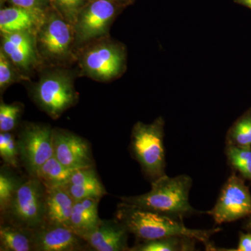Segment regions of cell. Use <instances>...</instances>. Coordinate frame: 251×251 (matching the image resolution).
<instances>
[{
	"label": "cell",
	"mask_w": 251,
	"mask_h": 251,
	"mask_svg": "<svg viewBox=\"0 0 251 251\" xmlns=\"http://www.w3.org/2000/svg\"><path fill=\"white\" fill-rule=\"evenodd\" d=\"M117 219L124 224L129 233L139 242L161 238L186 236L204 244L206 251H216L211 237L221 228L191 229L186 227L183 220L173 219L152 211L144 210L131 204L122 202L117 208Z\"/></svg>",
	"instance_id": "6da1fadb"
},
{
	"label": "cell",
	"mask_w": 251,
	"mask_h": 251,
	"mask_svg": "<svg viewBox=\"0 0 251 251\" xmlns=\"http://www.w3.org/2000/svg\"><path fill=\"white\" fill-rule=\"evenodd\" d=\"M193 179L186 175L168 176L166 174L151 182V190L139 196L120 198L122 202L131 204L173 219L183 220L188 216L203 214L189 202Z\"/></svg>",
	"instance_id": "7a4b0ae2"
},
{
	"label": "cell",
	"mask_w": 251,
	"mask_h": 251,
	"mask_svg": "<svg viewBox=\"0 0 251 251\" xmlns=\"http://www.w3.org/2000/svg\"><path fill=\"white\" fill-rule=\"evenodd\" d=\"M164 127L159 117L151 124L137 122L132 129L130 153L151 182L166 174Z\"/></svg>",
	"instance_id": "3957f363"
},
{
	"label": "cell",
	"mask_w": 251,
	"mask_h": 251,
	"mask_svg": "<svg viewBox=\"0 0 251 251\" xmlns=\"http://www.w3.org/2000/svg\"><path fill=\"white\" fill-rule=\"evenodd\" d=\"M46 187L39 178L21 181L1 221L35 229L45 222Z\"/></svg>",
	"instance_id": "277c9868"
},
{
	"label": "cell",
	"mask_w": 251,
	"mask_h": 251,
	"mask_svg": "<svg viewBox=\"0 0 251 251\" xmlns=\"http://www.w3.org/2000/svg\"><path fill=\"white\" fill-rule=\"evenodd\" d=\"M204 214L217 225L234 222L251 215V193L245 179L232 171L226 181L215 205Z\"/></svg>",
	"instance_id": "5b68a950"
},
{
	"label": "cell",
	"mask_w": 251,
	"mask_h": 251,
	"mask_svg": "<svg viewBox=\"0 0 251 251\" xmlns=\"http://www.w3.org/2000/svg\"><path fill=\"white\" fill-rule=\"evenodd\" d=\"M53 130L49 125L28 124L18 135L19 158L29 176L54 156Z\"/></svg>",
	"instance_id": "8992f818"
},
{
	"label": "cell",
	"mask_w": 251,
	"mask_h": 251,
	"mask_svg": "<svg viewBox=\"0 0 251 251\" xmlns=\"http://www.w3.org/2000/svg\"><path fill=\"white\" fill-rule=\"evenodd\" d=\"M34 97L39 106L54 119L71 108L77 99L71 79L59 73L41 79L36 85Z\"/></svg>",
	"instance_id": "52a82bcc"
},
{
	"label": "cell",
	"mask_w": 251,
	"mask_h": 251,
	"mask_svg": "<svg viewBox=\"0 0 251 251\" xmlns=\"http://www.w3.org/2000/svg\"><path fill=\"white\" fill-rule=\"evenodd\" d=\"M54 156L62 164L72 169L94 167L90 143L69 130H53Z\"/></svg>",
	"instance_id": "ba28073f"
},
{
	"label": "cell",
	"mask_w": 251,
	"mask_h": 251,
	"mask_svg": "<svg viewBox=\"0 0 251 251\" xmlns=\"http://www.w3.org/2000/svg\"><path fill=\"white\" fill-rule=\"evenodd\" d=\"M34 232V251H77L89 249L87 243L64 225L44 222Z\"/></svg>",
	"instance_id": "9c48e42d"
},
{
	"label": "cell",
	"mask_w": 251,
	"mask_h": 251,
	"mask_svg": "<svg viewBox=\"0 0 251 251\" xmlns=\"http://www.w3.org/2000/svg\"><path fill=\"white\" fill-rule=\"evenodd\" d=\"M120 5L109 0H93L82 8L77 16V34L85 41L103 35Z\"/></svg>",
	"instance_id": "30bf717a"
},
{
	"label": "cell",
	"mask_w": 251,
	"mask_h": 251,
	"mask_svg": "<svg viewBox=\"0 0 251 251\" xmlns=\"http://www.w3.org/2000/svg\"><path fill=\"white\" fill-rule=\"evenodd\" d=\"M126 54L120 46L101 45L86 53L83 66L91 76L107 80L120 75L125 67Z\"/></svg>",
	"instance_id": "8fae6325"
},
{
	"label": "cell",
	"mask_w": 251,
	"mask_h": 251,
	"mask_svg": "<svg viewBox=\"0 0 251 251\" xmlns=\"http://www.w3.org/2000/svg\"><path fill=\"white\" fill-rule=\"evenodd\" d=\"M128 232L119 220H102L97 228L82 239L96 251H128Z\"/></svg>",
	"instance_id": "7c38bea8"
},
{
	"label": "cell",
	"mask_w": 251,
	"mask_h": 251,
	"mask_svg": "<svg viewBox=\"0 0 251 251\" xmlns=\"http://www.w3.org/2000/svg\"><path fill=\"white\" fill-rule=\"evenodd\" d=\"M72 40L70 26L62 19L52 16L41 31L40 42L44 51L52 57H64Z\"/></svg>",
	"instance_id": "4fadbf2b"
},
{
	"label": "cell",
	"mask_w": 251,
	"mask_h": 251,
	"mask_svg": "<svg viewBox=\"0 0 251 251\" xmlns=\"http://www.w3.org/2000/svg\"><path fill=\"white\" fill-rule=\"evenodd\" d=\"M44 20V11L13 6L0 11L1 34L28 31L31 32Z\"/></svg>",
	"instance_id": "5bb4252c"
},
{
	"label": "cell",
	"mask_w": 251,
	"mask_h": 251,
	"mask_svg": "<svg viewBox=\"0 0 251 251\" xmlns=\"http://www.w3.org/2000/svg\"><path fill=\"white\" fill-rule=\"evenodd\" d=\"M74 203L64 186L46 187L45 222L69 227Z\"/></svg>",
	"instance_id": "9a60e30c"
},
{
	"label": "cell",
	"mask_w": 251,
	"mask_h": 251,
	"mask_svg": "<svg viewBox=\"0 0 251 251\" xmlns=\"http://www.w3.org/2000/svg\"><path fill=\"white\" fill-rule=\"evenodd\" d=\"M2 50L11 62L23 69L35 61L34 41L28 31L2 34Z\"/></svg>",
	"instance_id": "2e32d148"
},
{
	"label": "cell",
	"mask_w": 251,
	"mask_h": 251,
	"mask_svg": "<svg viewBox=\"0 0 251 251\" xmlns=\"http://www.w3.org/2000/svg\"><path fill=\"white\" fill-rule=\"evenodd\" d=\"M99 198H87L74 203L69 227L81 238L97 228L101 219L99 216Z\"/></svg>",
	"instance_id": "e0dca14e"
},
{
	"label": "cell",
	"mask_w": 251,
	"mask_h": 251,
	"mask_svg": "<svg viewBox=\"0 0 251 251\" xmlns=\"http://www.w3.org/2000/svg\"><path fill=\"white\" fill-rule=\"evenodd\" d=\"M0 251H34L32 229L21 227L6 221L0 226Z\"/></svg>",
	"instance_id": "ac0fdd59"
},
{
	"label": "cell",
	"mask_w": 251,
	"mask_h": 251,
	"mask_svg": "<svg viewBox=\"0 0 251 251\" xmlns=\"http://www.w3.org/2000/svg\"><path fill=\"white\" fill-rule=\"evenodd\" d=\"M197 242L194 238L175 236L139 242L129 251H191L196 250Z\"/></svg>",
	"instance_id": "d6986e66"
},
{
	"label": "cell",
	"mask_w": 251,
	"mask_h": 251,
	"mask_svg": "<svg viewBox=\"0 0 251 251\" xmlns=\"http://www.w3.org/2000/svg\"><path fill=\"white\" fill-rule=\"evenodd\" d=\"M74 171L64 166L53 156L39 168L34 176L46 187H54L67 184Z\"/></svg>",
	"instance_id": "ffe728a7"
},
{
	"label": "cell",
	"mask_w": 251,
	"mask_h": 251,
	"mask_svg": "<svg viewBox=\"0 0 251 251\" xmlns=\"http://www.w3.org/2000/svg\"><path fill=\"white\" fill-rule=\"evenodd\" d=\"M225 153L227 164L232 171L239 173L242 178L251 183V147L226 145Z\"/></svg>",
	"instance_id": "44dd1931"
},
{
	"label": "cell",
	"mask_w": 251,
	"mask_h": 251,
	"mask_svg": "<svg viewBox=\"0 0 251 251\" xmlns=\"http://www.w3.org/2000/svg\"><path fill=\"white\" fill-rule=\"evenodd\" d=\"M226 145L251 147V108L239 117L227 130Z\"/></svg>",
	"instance_id": "7402d4cb"
},
{
	"label": "cell",
	"mask_w": 251,
	"mask_h": 251,
	"mask_svg": "<svg viewBox=\"0 0 251 251\" xmlns=\"http://www.w3.org/2000/svg\"><path fill=\"white\" fill-rule=\"evenodd\" d=\"M21 181L8 171L6 168H1L0 172V211L4 215L11 204V201Z\"/></svg>",
	"instance_id": "603a6c76"
},
{
	"label": "cell",
	"mask_w": 251,
	"mask_h": 251,
	"mask_svg": "<svg viewBox=\"0 0 251 251\" xmlns=\"http://www.w3.org/2000/svg\"><path fill=\"white\" fill-rule=\"evenodd\" d=\"M68 191L73 199L76 201L87 198H99L100 199L107 194L105 187L100 179L83 184H72L67 183L63 185Z\"/></svg>",
	"instance_id": "cb8c5ba5"
},
{
	"label": "cell",
	"mask_w": 251,
	"mask_h": 251,
	"mask_svg": "<svg viewBox=\"0 0 251 251\" xmlns=\"http://www.w3.org/2000/svg\"><path fill=\"white\" fill-rule=\"evenodd\" d=\"M21 105L18 104H0V131L1 133L11 132L16 128L20 114Z\"/></svg>",
	"instance_id": "d4e9b609"
},
{
	"label": "cell",
	"mask_w": 251,
	"mask_h": 251,
	"mask_svg": "<svg viewBox=\"0 0 251 251\" xmlns=\"http://www.w3.org/2000/svg\"><path fill=\"white\" fill-rule=\"evenodd\" d=\"M6 148L4 153L1 156L5 164L7 167L16 168L18 166V159L19 157V151L17 139L10 132H6Z\"/></svg>",
	"instance_id": "484cf974"
},
{
	"label": "cell",
	"mask_w": 251,
	"mask_h": 251,
	"mask_svg": "<svg viewBox=\"0 0 251 251\" xmlns=\"http://www.w3.org/2000/svg\"><path fill=\"white\" fill-rule=\"evenodd\" d=\"M54 1L65 16L73 21L77 18L87 0H54Z\"/></svg>",
	"instance_id": "4316f807"
},
{
	"label": "cell",
	"mask_w": 251,
	"mask_h": 251,
	"mask_svg": "<svg viewBox=\"0 0 251 251\" xmlns=\"http://www.w3.org/2000/svg\"><path fill=\"white\" fill-rule=\"evenodd\" d=\"M11 61L1 50L0 52V87L4 89L14 81V72L11 64Z\"/></svg>",
	"instance_id": "83f0119b"
},
{
	"label": "cell",
	"mask_w": 251,
	"mask_h": 251,
	"mask_svg": "<svg viewBox=\"0 0 251 251\" xmlns=\"http://www.w3.org/2000/svg\"><path fill=\"white\" fill-rule=\"evenodd\" d=\"M13 6L25 9L43 10L47 0H9Z\"/></svg>",
	"instance_id": "f1b7e54d"
},
{
	"label": "cell",
	"mask_w": 251,
	"mask_h": 251,
	"mask_svg": "<svg viewBox=\"0 0 251 251\" xmlns=\"http://www.w3.org/2000/svg\"><path fill=\"white\" fill-rule=\"evenodd\" d=\"M217 251H251V232L239 233V243L236 249H218Z\"/></svg>",
	"instance_id": "f546056e"
},
{
	"label": "cell",
	"mask_w": 251,
	"mask_h": 251,
	"mask_svg": "<svg viewBox=\"0 0 251 251\" xmlns=\"http://www.w3.org/2000/svg\"><path fill=\"white\" fill-rule=\"evenodd\" d=\"M109 1L116 3L120 6H126V5L131 4L134 0H109Z\"/></svg>",
	"instance_id": "4dcf8cb0"
},
{
	"label": "cell",
	"mask_w": 251,
	"mask_h": 251,
	"mask_svg": "<svg viewBox=\"0 0 251 251\" xmlns=\"http://www.w3.org/2000/svg\"><path fill=\"white\" fill-rule=\"evenodd\" d=\"M234 2L251 9V0H234Z\"/></svg>",
	"instance_id": "1f68e13d"
},
{
	"label": "cell",
	"mask_w": 251,
	"mask_h": 251,
	"mask_svg": "<svg viewBox=\"0 0 251 251\" xmlns=\"http://www.w3.org/2000/svg\"><path fill=\"white\" fill-rule=\"evenodd\" d=\"M243 228L247 230V232H251V215L246 219V221L245 223H244Z\"/></svg>",
	"instance_id": "d6a6232c"
}]
</instances>
